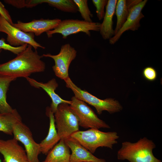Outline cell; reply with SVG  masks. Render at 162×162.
<instances>
[{"instance_id":"cell-1","label":"cell","mask_w":162,"mask_h":162,"mask_svg":"<svg viewBox=\"0 0 162 162\" xmlns=\"http://www.w3.org/2000/svg\"><path fill=\"white\" fill-rule=\"evenodd\" d=\"M32 46L28 44L27 48L8 62L0 64V76L16 79L26 78L32 74L44 71L45 63L41 58L36 50H32Z\"/></svg>"},{"instance_id":"cell-2","label":"cell","mask_w":162,"mask_h":162,"mask_svg":"<svg viewBox=\"0 0 162 162\" xmlns=\"http://www.w3.org/2000/svg\"><path fill=\"white\" fill-rule=\"evenodd\" d=\"M156 146L152 140L144 137L137 142L124 141L117 152L118 160H127L130 162H162L152 152Z\"/></svg>"},{"instance_id":"cell-3","label":"cell","mask_w":162,"mask_h":162,"mask_svg":"<svg viewBox=\"0 0 162 162\" xmlns=\"http://www.w3.org/2000/svg\"><path fill=\"white\" fill-rule=\"evenodd\" d=\"M70 137L92 154L100 147L112 149L113 146L118 143L117 140L119 137L116 131L104 132L96 129L79 130Z\"/></svg>"},{"instance_id":"cell-4","label":"cell","mask_w":162,"mask_h":162,"mask_svg":"<svg viewBox=\"0 0 162 162\" xmlns=\"http://www.w3.org/2000/svg\"><path fill=\"white\" fill-rule=\"evenodd\" d=\"M64 81L66 87L72 90L75 97L93 106L99 115L104 111L112 114L120 112L123 109L122 106L117 100L110 98L100 99L86 91L81 89L72 82L70 77Z\"/></svg>"},{"instance_id":"cell-5","label":"cell","mask_w":162,"mask_h":162,"mask_svg":"<svg viewBox=\"0 0 162 162\" xmlns=\"http://www.w3.org/2000/svg\"><path fill=\"white\" fill-rule=\"evenodd\" d=\"M54 114L56 128L61 139H66L79 130L77 118L68 104H60Z\"/></svg>"},{"instance_id":"cell-6","label":"cell","mask_w":162,"mask_h":162,"mask_svg":"<svg viewBox=\"0 0 162 162\" xmlns=\"http://www.w3.org/2000/svg\"><path fill=\"white\" fill-rule=\"evenodd\" d=\"M70 106L76 116L79 125L85 128H110L105 122L100 119L92 109L85 102L74 96L71 98Z\"/></svg>"},{"instance_id":"cell-7","label":"cell","mask_w":162,"mask_h":162,"mask_svg":"<svg viewBox=\"0 0 162 162\" xmlns=\"http://www.w3.org/2000/svg\"><path fill=\"white\" fill-rule=\"evenodd\" d=\"M100 23L88 22L77 19H66L61 21L54 29L46 32L48 38H51L55 33L60 34L62 38H66L71 34L80 32L91 36L90 31H99Z\"/></svg>"},{"instance_id":"cell-8","label":"cell","mask_w":162,"mask_h":162,"mask_svg":"<svg viewBox=\"0 0 162 162\" xmlns=\"http://www.w3.org/2000/svg\"><path fill=\"white\" fill-rule=\"evenodd\" d=\"M0 32L7 34V40L12 46H19L27 44L31 45L35 50L38 47L45 48L35 40L34 33L21 31L11 25L0 15Z\"/></svg>"},{"instance_id":"cell-9","label":"cell","mask_w":162,"mask_h":162,"mask_svg":"<svg viewBox=\"0 0 162 162\" xmlns=\"http://www.w3.org/2000/svg\"><path fill=\"white\" fill-rule=\"evenodd\" d=\"M14 138L24 145L29 162H40L39 155L41 153L39 143L34 141L29 128L22 121L13 127Z\"/></svg>"},{"instance_id":"cell-10","label":"cell","mask_w":162,"mask_h":162,"mask_svg":"<svg viewBox=\"0 0 162 162\" xmlns=\"http://www.w3.org/2000/svg\"><path fill=\"white\" fill-rule=\"evenodd\" d=\"M77 55V51L74 48L69 44L63 45L61 47L59 52L56 55L50 53L43 54L42 56L52 58L55 65L52 67V69L56 76L65 80L69 77L68 69L72 62L74 59Z\"/></svg>"},{"instance_id":"cell-11","label":"cell","mask_w":162,"mask_h":162,"mask_svg":"<svg viewBox=\"0 0 162 162\" xmlns=\"http://www.w3.org/2000/svg\"><path fill=\"white\" fill-rule=\"evenodd\" d=\"M0 153L3 157V162H29L25 149L14 138L0 139Z\"/></svg>"},{"instance_id":"cell-12","label":"cell","mask_w":162,"mask_h":162,"mask_svg":"<svg viewBox=\"0 0 162 162\" xmlns=\"http://www.w3.org/2000/svg\"><path fill=\"white\" fill-rule=\"evenodd\" d=\"M147 2V0H140L132 8L126 21L121 28L109 39L110 44L115 43L125 32L128 30L134 31L138 29L140 26V20L144 16L142 11Z\"/></svg>"},{"instance_id":"cell-13","label":"cell","mask_w":162,"mask_h":162,"mask_svg":"<svg viewBox=\"0 0 162 162\" xmlns=\"http://www.w3.org/2000/svg\"><path fill=\"white\" fill-rule=\"evenodd\" d=\"M61 20L58 18L53 19H44L34 20L28 22L18 21L12 25L26 33H32L37 36L40 35L44 32L54 29L59 24Z\"/></svg>"},{"instance_id":"cell-14","label":"cell","mask_w":162,"mask_h":162,"mask_svg":"<svg viewBox=\"0 0 162 162\" xmlns=\"http://www.w3.org/2000/svg\"><path fill=\"white\" fill-rule=\"evenodd\" d=\"M71 151L70 162H107L104 159L98 158L71 137L64 140Z\"/></svg>"},{"instance_id":"cell-15","label":"cell","mask_w":162,"mask_h":162,"mask_svg":"<svg viewBox=\"0 0 162 162\" xmlns=\"http://www.w3.org/2000/svg\"><path fill=\"white\" fill-rule=\"evenodd\" d=\"M26 79L31 86L36 88H41L46 92L52 100L49 109L54 113L60 104L64 103L70 104L71 100L62 99L55 92V91L58 87V84L55 79L53 78L46 83L39 82L29 77Z\"/></svg>"},{"instance_id":"cell-16","label":"cell","mask_w":162,"mask_h":162,"mask_svg":"<svg viewBox=\"0 0 162 162\" xmlns=\"http://www.w3.org/2000/svg\"><path fill=\"white\" fill-rule=\"evenodd\" d=\"M117 0H109L102 22L100 24V32L104 40L110 39L115 34L113 29V18L115 13Z\"/></svg>"},{"instance_id":"cell-17","label":"cell","mask_w":162,"mask_h":162,"mask_svg":"<svg viewBox=\"0 0 162 162\" xmlns=\"http://www.w3.org/2000/svg\"><path fill=\"white\" fill-rule=\"evenodd\" d=\"M46 112L50 120L48 132L46 138L39 143L41 153L46 155L61 140L56 128L54 113L49 108Z\"/></svg>"},{"instance_id":"cell-18","label":"cell","mask_w":162,"mask_h":162,"mask_svg":"<svg viewBox=\"0 0 162 162\" xmlns=\"http://www.w3.org/2000/svg\"><path fill=\"white\" fill-rule=\"evenodd\" d=\"M46 155L42 162H70V149L63 139H61Z\"/></svg>"},{"instance_id":"cell-19","label":"cell","mask_w":162,"mask_h":162,"mask_svg":"<svg viewBox=\"0 0 162 162\" xmlns=\"http://www.w3.org/2000/svg\"><path fill=\"white\" fill-rule=\"evenodd\" d=\"M140 0H117L115 10L117 20L116 27L114 30V35L121 28L126 21L132 8Z\"/></svg>"},{"instance_id":"cell-20","label":"cell","mask_w":162,"mask_h":162,"mask_svg":"<svg viewBox=\"0 0 162 162\" xmlns=\"http://www.w3.org/2000/svg\"><path fill=\"white\" fill-rule=\"evenodd\" d=\"M44 3L64 12L76 13L78 11L73 0H29L28 8H32Z\"/></svg>"},{"instance_id":"cell-21","label":"cell","mask_w":162,"mask_h":162,"mask_svg":"<svg viewBox=\"0 0 162 162\" xmlns=\"http://www.w3.org/2000/svg\"><path fill=\"white\" fill-rule=\"evenodd\" d=\"M22 121L20 115L15 109L10 112L0 113V131L12 135L14 126Z\"/></svg>"},{"instance_id":"cell-22","label":"cell","mask_w":162,"mask_h":162,"mask_svg":"<svg viewBox=\"0 0 162 162\" xmlns=\"http://www.w3.org/2000/svg\"><path fill=\"white\" fill-rule=\"evenodd\" d=\"M16 79L0 76V113H8L13 110L7 101V93L11 82Z\"/></svg>"},{"instance_id":"cell-23","label":"cell","mask_w":162,"mask_h":162,"mask_svg":"<svg viewBox=\"0 0 162 162\" xmlns=\"http://www.w3.org/2000/svg\"><path fill=\"white\" fill-rule=\"evenodd\" d=\"M77 6L78 11L83 19V20L89 22H92L91 18L93 16L88 8L87 0H73Z\"/></svg>"},{"instance_id":"cell-24","label":"cell","mask_w":162,"mask_h":162,"mask_svg":"<svg viewBox=\"0 0 162 162\" xmlns=\"http://www.w3.org/2000/svg\"><path fill=\"white\" fill-rule=\"evenodd\" d=\"M28 45L27 44H26L19 46H13L6 43L4 38H2L0 39V50L3 49L8 50L16 55L24 50L27 48Z\"/></svg>"},{"instance_id":"cell-25","label":"cell","mask_w":162,"mask_h":162,"mask_svg":"<svg viewBox=\"0 0 162 162\" xmlns=\"http://www.w3.org/2000/svg\"><path fill=\"white\" fill-rule=\"evenodd\" d=\"M92 2L96 8L97 16L99 20L103 19L105 14L104 8L107 4V0H92Z\"/></svg>"},{"instance_id":"cell-26","label":"cell","mask_w":162,"mask_h":162,"mask_svg":"<svg viewBox=\"0 0 162 162\" xmlns=\"http://www.w3.org/2000/svg\"><path fill=\"white\" fill-rule=\"evenodd\" d=\"M142 75L146 80L153 81L155 80L157 76V73L155 69L151 66L145 68L142 71Z\"/></svg>"},{"instance_id":"cell-27","label":"cell","mask_w":162,"mask_h":162,"mask_svg":"<svg viewBox=\"0 0 162 162\" xmlns=\"http://www.w3.org/2000/svg\"><path fill=\"white\" fill-rule=\"evenodd\" d=\"M4 2L17 8H27L28 0H5Z\"/></svg>"},{"instance_id":"cell-28","label":"cell","mask_w":162,"mask_h":162,"mask_svg":"<svg viewBox=\"0 0 162 162\" xmlns=\"http://www.w3.org/2000/svg\"><path fill=\"white\" fill-rule=\"evenodd\" d=\"M0 15L11 25H13V23L8 11L1 2H0Z\"/></svg>"},{"instance_id":"cell-29","label":"cell","mask_w":162,"mask_h":162,"mask_svg":"<svg viewBox=\"0 0 162 162\" xmlns=\"http://www.w3.org/2000/svg\"><path fill=\"white\" fill-rule=\"evenodd\" d=\"M2 51V50H0V53H1V52Z\"/></svg>"}]
</instances>
